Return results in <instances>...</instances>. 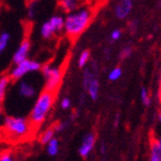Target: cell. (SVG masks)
I'll use <instances>...</instances> for the list:
<instances>
[{"label": "cell", "instance_id": "obj_10", "mask_svg": "<svg viewBox=\"0 0 161 161\" xmlns=\"http://www.w3.org/2000/svg\"><path fill=\"white\" fill-rule=\"evenodd\" d=\"M96 138L94 133H87L84 136L82 143H80V148H78V153L80 157L86 158L91 154V152L93 151L94 147H95Z\"/></svg>", "mask_w": 161, "mask_h": 161}, {"label": "cell", "instance_id": "obj_23", "mask_svg": "<svg viewBox=\"0 0 161 161\" xmlns=\"http://www.w3.org/2000/svg\"><path fill=\"white\" fill-rule=\"evenodd\" d=\"M121 37H122V30L119 29V28H115L110 33V39L112 42H118V40L121 39Z\"/></svg>", "mask_w": 161, "mask_h": 161}, {"label": "cell", "instance_id": "obj_15", "mask_svg": "<svg viewBox=\"0 0 161 161\" xmlns=\"http://www.w3.org/2000/svg\"><path fill=\"white\" fill-rule=\"evenodd\" d=\"M10 40H11V34L9 31L3 30V31L0 33V55L3 54V52L8 48Z\"/></svg>", "mask_w": 161, "mask_h": 161}, {"label": "cell", "instance_id": "obj_27", "mask_svg": "<svg viewBox=\"0 0 161 161\" xmlns=\"http://www.w3.org/2000/svg\"><path fill=\"white\" fill-rule=\"evenodd\" d=\"M0 161H15L13 156L9 152H5V153L0 154Z\"/></svg>", "mask_w": 161, "mask_h": 161}, {"label": "cell", "instance_id": "obj_22", "mask_svg": "<svg viewBox=\"0 0 161 161\" xmlns=\"http://www.w3.org/2000/svg\"><path fill=\"white\" fill-rule=\"evenodd\" d=\"M132 53H133V47L131 45H124L120 50L121 59H128L129 57H131Z\"/></svg>", "mask_w": 161, "mask_h": 161}, {"label": "cell", "instance_id": "obj_28", "mask_svg": "<svg viewBox=\"0 0 161 161\" xmlns=\"http://www.w3.org/2000/svg\"><path fill=\"white\" fill-rule=\"evenodd\" d=\"M3 122V101H0V124Z\"/></svg>", "mask_w": 161, "mask_h": 161}, {"label": "cell", "instance_id": "obj_6", "mask_svg": "<svg viewBox=\"0 0 161 161\" xmlns=\"http://www.w3.org/2000/svg\"><path fill=\"white\" fill-rule=\"evenodd\" d=\"M65 17L62 15H54L48 20L44 21L39 28V34L44 39H50L55 35L64 30Z\"/></svg>", "mask_w": 161, "mask_h": 161}, {"label": "cell", "instance_id": "obj_3", "mask_svg": "<svg viewBox=\"0 0 161 161\" xmlns=\"http://www.w3.org/2000/svg\"><path fill=\"white\" fill-rule=\"evenodd\" d=\"M3 129L8 136L19 139L27 136L30 130V122L23 116L7 115L3 119Z\"/></svg>", "mask_w": 161, "mask_h": 161}, {"label": "cell", "instance_id": "obj_12", "mask_svg": "<svg viewBox=\"0 0 161 161\" xmlns=\"http://www.w3.org/2000/svg\"><path fill=\"white\" fill-rule=\"evenodd\" d=\"M86 92H87L88 96L91 97V100H97L98 94H100V80H97V77L94 78L90 84H88L87 88H86Z\"/></svg>", "mask_w": 161, "mask_h": 161}, {"label": "cell", "instance_id": "obj_4", "mask_svg": "<svg viewBox=\"0 0 161 161\" xmlns=\"http://www.w3.org/2000/svg\"><path fill=\"white\" fill-rule=\"evenodd\" d=\"M42 67H43V65H42L40 62L28 58V59L24 60V62L17 64V65H14V67L11 68L8 76H9L11 80L17 82V80H23L25 76H28L30 74L37 73V72L42 70Z\"/></svg>", "mask_w": 161, "mask_h": 161}, {"label": "cell", "instance_id": "obj_29", "mask_svg": "<svg viewBox=\"0 0 161 161\" xmlns=\"http://www.w3.org/2000/svg\"><path fill=\"white\" fill-rule=\"evenodd\" d=\"M154 140H156L157 142H158V143H159V146L161 147V133H159L158 136H157L156 138H154Z\"/></svg>", "mask_w": 161, "mask_h": 161}, {"label": "cell", "instance_id": "obj_31", "mask_svg": "<svg viewBox=\"0 0 161 161\" xmlns=\"http://www.w3.org/2000/svg\"><path fill=\"white\" fill-rule=\"evenodd\" d=\"M158 122H159V125L161 126V108L159 110V114H158Z\"/></svg>", "mask_w": 161, "mask_h": 161}, {"label": "cell", "instance_id": "obj_32", "mask_svg": "<svg viewBox=\"0 0 161 161\" xmlns=\"http://www.w3.org/2000/svg\"><path fill=\"white\" fill-rule=\"evenodd\" d=\"M0 154H1V148H0Z\"/></svg>", "mask_w": 161, "mask_h": 161}, {"label": "cell", "instance_id": "obj_8", "mask_svg": "<svg viewBox=\"0 0 161 161\" xmlns=\"http://www.w3.org/2000/svg\"><path fill=\"white\" fill-rule=\"evenodd\" d=\"M133 10V0H118L114 5L113 13L116 19L125 20Z\"/></svg>", "mask_w": 161, "mask_h": 161}, {"label": "cell", "instance_id": "obj_5", "mask_svg": "<svg viewBox=\"0 0 161 161\" xmlns=\"http://www.w3.org/2000/svg\"><path fill=\"white\" fill-rule=\"evenodd\" d=\"M40 72L45 82V90L54 93L62 82V77H63L62 69L58 66L46 64V65H43Z\"/></svg>", "mask_w": 161, "mask_h": 161}, {"label": "cell", "instance_id": "obj_14", "mask_svg": "<svg viewBox=\"0 0 161 161\" xmlns=\"http://www.w3.org/2000/svg\"><path fill=\"white\" fill-rule=\"evenodd\" d=\"M10 77L8 75H3L0 77V101H3L7 95L8 88L10 86Z\"/></svg>", "mask_w": 161, "mask_h": 161}, {"label": "cell", "instance_id": "obj_18", "mask_svg": "<svg viewBox=\"0 0 161 161\" xmlns=\"http://www.w3.org/2000/svg\"><path fill=\"white\" fill-rule=\"evenodd\" d=\"M47 153L49 154L50 157H54L58 153V151H59V142L56 138H54L52 141H49L47 144Z\"/></svg>", "mask_w": 161, "mask_h": 161}, {"label": "cell", "instance_id": "obj_17", "mask_svg": "<svg viewBox=\"0 0 161 161\" xmlns=\"http://www.w3.org/2000/svg\"><path fill=\"white\" fill-rule=\"evenodd\" d=\"M38 10V0H31L27 5V9H26V15H27L28 19H34L37 15Z\"/></svg>", "mask_w": 161, "mask_h": 161}, {"label": "cell", "instance_id": "obj_26", "mask_svg": "<svg viewBox=\"0 0 161 161\" xmlns=\"http://www.w3.org/2000/svg\"><path fill=\"white\" fill-rule=\"evenodd\" d=\"M67 122H59V123H57L54 126V130H55V132H62V131L67 128Z\"/></svg>", "mask_w": 161, "mask_h": 161}, {"label": "cell", "instance_id": "obj_30", "mask_svg": "<svg viewBox=\"0 0 161 161\" xmlns=\"http://www.w3.org/2000/svg\"><path fill=\"white\" fill-rule=\"evenodd\" d=\"M101 153H102V154L105 153V144H104V143L101 144Z\"/></svg>", "mask_w": 161, "mask_h": 161}, {"label": "cell", "instance_id": "obj_11", "mask_svg": "<svg viewBox=\"0 0 161 161\" xmlns=\"http://www.w3.org/2000/svg\"><path fill=\"white\" fill-rule=\"evenodd\" d=\"M59 3L60 7L67 14L75 11L82 7V0H59Z\"/></svg>", "mask_w": 161, "mask_h": 161}, {"label": "cell", "instance_id": "obj_24", "mask_svg": "<svg viewBox=\"0 0 161 161\" xmlns=\"http://www.w3.org/2000/svg\"><path fill=\"white\" fill-rule=\"evenodd\" d=\"M72 105V102L68 97H64L63 100L60 101V108H63V110H68Z\"/></svg>", "mask_w": 161, "mask_h": 161}, {"label": "cell", "instance_id": "obj_9", "mask_svg": "<svg viewBox=\"0 0 161 161\" xmlns=\"http://www.w3.org/2000/svg\"><path fill=\"white\" fill-rule=\"evenodd\" d=\"M30 48H31V44H30L29 39H24L21 43L19 44L17 48H16L15 53L13 55V63L14 65L21 63L24 60L29 58Z\"/></svg>", "mask_w": 161, "mask_h": 161}, {"label": "cell", "instance_id": "obj_13", "mask_svg": "<svg viewBox=\"0 0 161 161\" xmlns=\"http://www.w3.org/2000/svg\"><path fill=\"white\" fill-rule=\"evenodd\" d=\"M149 161H161V147L156 140L151 142Z\"/></svg>", "mask_w": 161, "mask_h": 161}, {"label": "cell", "instance_id": "obj_20", "mask_svg": "<svg viewBox=\"0 0 161 161\" xmlns=\"http://www.w3.org/2000/svg\"><path fill=\"white\" fill-rule=\"evenodd\" d=\"M140 100L144 106H150L151 105V95L149 93V91L146 87H141L140 90Z\"/></svg>", "mask_w": 161, "mask_h": 161}, {"label": "cell", "instance_id": "obj_19", "mask_svg": "<svg viewBox=\"0 0 161 161\" xmlns=\"http://www.w3.org/2000/svg\"><path fill=\"white\" fill-rule=\"evenodd\" d=\"M55 130L54 128H49L46 131H44L42 136H40V143L42 144H47L49 141H52L54 138H55Z\"/></svg>", "mask_w": 161, "mask_h": 161}, {"label": "cell", "instance_id": "obj_16", "mask_svg": "<svg viewBox=\"0 0 161 161\" xmlns=\"http://www.w3.org/2000/svg\"><path fill=\"white\" fill-rule=\"evenodd\" d=\"M91 60V53L90 50L85 49V50H82L78 55V58H77V65L80 68H85L86 66L88 65Z\"/></svg>", "mask_w": 161, "mask_h": 161}, {"label": "cell", "instance_id": "obj_21", "mask_svg": "<svg viewBox=\"0 0 161 161\" xmlns=\"http://www.w3.org/2000/svg\"><path fill=\"white\" fill-rule=\"evenodd\" d=\"M121 76H122V69L120 67H113L108 72V77L111 82H115V80H120Z\"/></svg>", "mask_w": 161, "mask_h": 161}, {"label": "cell", "instance_id": "obj_7", "mask_svg": "<svg viewBox=\"0 0 161 161\" xmlns=\"http://www.w3.org/2000/svg\"><path fill=\"white\" fill-rule=\"evenodd\" d=\"M16 95L20 101H31L38 96V86L35 84V82L28 78L17 80L16 85Z\"/></svg>", "mask_w": 161, "mask_h": 161}, {"label": "cell", "instance_id": "obj_2", "mask_svg": "<svg viewBox=\"0 0 161 161\" xmlns=\"http://www.w3.org/2000/svg\"><path fill=\"white\" fill-rule=\"evenodd\" d=\"M54 93L44 90L38 94L33 108L30 110L28 121L31 125H40L46 120L54 104Z\"/></svg>", "mask_w": 161, "mask_h": 161}, {"label": "cell", "instance_id": "obj_1", "mask_svg": "<svg viewBox=\"0 0 161 161\" xmlns=\"http://www.w3.org/2000/svg\"><path fill=\"white\" fill-rule=\"evenodd\" d=\"M92 17H93L92 9L83 6L75 11L66 14L64 21V31L70 38L78 37L90 26Z\"/></svg>", "mask_w": 161, "mask_h": 161}, {"label": "cell", "instance_id": "obj_25", "mask_svg": "<svg viewBox=\"0 0 161 161\" xmlns=\"http://www.w3.org/2000/svg\"><path fill=\"white\" fill-rule=\"evenodd\" d=\"M139 27V21L136 19L131 20L130 23H129V29L131 30V33H136V30H138Z\"/></svg>", "mask_w": 161, "mask_h": 161}]
</instances>
